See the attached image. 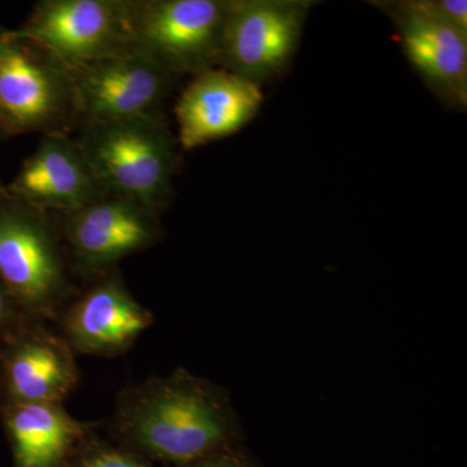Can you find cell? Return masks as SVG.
I'll return each mask as SVG.
<instances>
[{
	"mask_svg": "<svg viewBox=\"0 0 467 467\" xmlns=\"http://www.w3.org/2000/svg\"><path fill=\"white\" fill-rule=\"evenodd\" d=\"M0 284L32 321L57 319L70 294L66 257L47 213L0 198Z\"/></svg>",
	"mask_w": 467,
	"mask_h": 467,
	"instance_id": "obj_3",
	"label": "cell"
},
{
	"mask_svg": "<svg viewBox=\"0 0 467 467\" xmlns=\"http://www.w3.org/2000/svg\"><path fill=\"white\" fill-rule=\"evenodd\" d=\"M23 317L20 310L9 297L8 292L0 284V334L14 333L18 326L23 325H20V318Z\"/></svg>",
	"mask_w": 467,
	"mask_h": 467,
	"instance_id": "obj_19",
	"label": "cell"
},
{
	"mask_svg": "<svg viewBox=\"0 0 467 467\" xmlns=\"http://www.w3.org/2000/svg\"><path fill=\"white\" fill-rule=\"evenodd\" d=\"M109 425L129 450L180 467L243 438L229 392L183 368L124 387Z\"/></svg>",
	"mask_w": 467,
	"mask_h": 467,
	"instance_id": "obj_1",
	"label": "cell"
},
{
	"mask_svg": "<svg viewBox=\"0 0 467 467\" xmlns=\"http://www.w3.org/2000/svg\"><path fill=\"white\" fill-rule=\"evenodd\" d=\"M187 467H256L254 462L248 459L244 451L239 447V442L236 444L227 445V447L221 448L209 456L204 457L198 462Z\"/></svg>",
	"mask_w": 467,
	"mask_h": 467,
	"instance_id": "obj_18",
	"label": "cell"
},
{
	"mask_svg": "<svg viewBox=\"0 0 467 467\" xmlns=\"http://www.w3.org/2000/svg\"><path fill=\"white\" fill-rule=\"evenodd\" d=\"M2 362L5 402L63 404L78 384L75 350L38 321L18 326Z\"/></svg>",
	"mask_w": 467,
	"mask_h": 467,
	"instance_id": "obj_12",
	"label": "cell"
},
{
	"mask_svg": "<svg viewBox=\"0 0 467 467\" xmlns=\"http://www.w3.org/2000/svg\"><path fill=\"white\" fill-rule=\"evenodd\" d=\"M67 463L70 467H150L140 454L124 445L100 441L95 431L77 445Z\"/></svg>",
	"mask_w": 467,
	"mask_h": 467,
	"instance_id": "obj_16",
	"label": "cell"
},
{
	"mask_svg": "<svg viewBox=\"0 0 467 467\" xmlns=\"http://www.w3.org/2000/svg\"><path fill=\"white\" fill-rule=\"evenodd\" d=\"M76 116L66 67L45 52L5 36L0 47V129L8 134L58 130Z\"/></svg>",
	"mask_w": 467,
	"mask_h": 467,
	"instance_id": "obj_7",
	"label": "cell"
},
{
	"mask_svg": "<svg viewBox=\"0 0 467 467\" xmlns=\"http://www.w3.org/2000/svg\"><path fill=\"white\" fill-rule=\"evenodd\" d=\"M261 88L223 67L193 76L175 104L181 146L196 149L241 130L259 112Z\"/></svg>",
	"mask_w": 467,
	"mask_h": 467,
	"instance_id": "obj_14",
	"label": "cell"
},
{
	"mask_svg": "<svg viewBox=\"0 0 467 467\" xmlns=\"http://www.w3.org/2000/svg\"><path fill=\"white\" fill-rule=\"evenodd\" d=\"M313 3L230 0L221 66L261 86L290 66Z\"/></svg>",
	"mask_w": 467,
	"mask_h": 467,
	"instance_id": "obj_6",
	"label": "cell"
},
{
	"mask_svg": "<svg viewBox=\"0 0 467 467\" xmlns=\"http://www.w3.org/2000/svg\"><path fill=\"white\" fill-rule=\"evenodd\" d=\"M0 130H2V129H0Z\"/></svg>",
	"mask_w": 467,
	"mask_h": 467,
	"instance_id": "obj_21",
	"label": "cell"
},
{
	"mask_svg": "<svg viewBox=\"0 0 467 467\" xmlns=\"http://www.w3.org/2000/svg\"><path fill=\"white\" fill-rule=\"evenodd\" d=\"M76 142L106 195L158 214L168 204L177 156L161 117L85 125Z\"/></svg>",
	"mask_w": 467,
	"mask_h": 467,
	"instance_id": "obj_2",
	"label": "cell"
},
{
	"mask_svg": "<svg viewBox=\"0 0 467 467\" xmlns=\"http://www.w3.org/2000/svg\"><path fill=\"white\" fill-rule=\"evenodd\" d=\"M76 116L85 125L110 124L159 116L173 76L152 58L134 50L67 70Z\"/></svg>",
	"mask_w": 467,
	"mask_h": 467,
	"instance_id": "obj_8",
	"label": "cell"
},
{
	"mask_svg": "<svg viewBox=\"0 0 467 467\" xmlns=\"http://www.w3.org/2000/svg\"><path fill=\"white\" fill-rule=\"evenodd\" d=\"M61 233L77 273L88 279L116 269L164 235L156 212L109 195L64 213Z\"/></svg>",
	"mask_w": 467,
	"mask_h": 467,
	"instance_id": "obj_9",
	"label": "cell"
},
{
	"mask_svg": "<svg viewBox=\"0 0 467 467\" xmlns=\"http://www.w3.org/2000/svg\"><path fill=\"white\" fill-rule=\"evenodd\" d=\"M7 193L45 213L63 214L106 195L78 143L64 133L45 134L12 181Z\"/></svg>",
	"mask_w": 467,
	"mask_h": 467,
	"instance_id": "obj_13",
	"label": "cell"
},
{
	"mask_svg": "<svg viewBox=\"0 0 467 467\" xmlns=\"http://www.w3.org/2000/svg\"><path fill=\"white\" fill-rule=\"evenodd\" d=\"M67 70L131 50L128 0H43L23 26L5 32Z\"/></svg>",
	"mask_w": 467,
	"mask_h": 467,
	"instance_id": "obj_5",
	"label": "cell"
},
{
	"mask_svg": "<svg viewBox=\"0 0 467 467\" xmlns=\"http://www.w3.org/2000/svg\"><path fill=\"white\" fill-rule=\"evenodd\" d=\"M57 319L60 334L76 353L100 358L124 355L155 321L116 269L95 278Z\"/></svg>",
	"mask_w": 467,
	"mask_h": 467,
	"instance_id": "obj_10",
	"label": "cell"
},
{
	"mask_svg": "<svg viewBox=\"0 0 467 467\" xmlns=\"http://www.w3.org/2000/svg\"><path fill=\"white\" fill-rule=\"evenodd\" d=\"M230 0H128L131 50L171 75H199L221 66Z\"/></svg>",
	"mask_w": 467,
	"mask_h": 467,
	"instance_id": "obj_4",
	"label": "cell"
},
{
	"mask_svg": "<svg viewBox=\"0 0 467 467\" xmlns=\"http://www.w3.org/2000/svg\"><path fill=\"white\" fill-rule=\"evenodd\" d=\"M420 5L435 17L467 34L466 0H420Z\"/></svg>",
	"mask_w": 467,
	"mask_h": 467,
	"instance_id": "obj_17",
	"label": "cell"
},
{
	"mask_svg": "<svg viewBox=\"0 0 467 467\" xmlns=\"http://www.w3.org/2000/svg\"><path fill=\"white\" fill-rule=\"evenodd\" d=\"M410 66L453 109L467 104V34L427 12L420 0L380 2Z\"/></svg>",
	"mask_w": 467,
	"mask_h": 467,
	"instance_id": "obj_11",
	"label": "cell"
},
{
	"mask_svg": "<svg viewBox=\"0 0 467 467\" xmlns=\"http://www.w3.org/2000/svg\"><path fill=\"white\" fill-rule=\"evenodd\" d=\"M2 411L16 467H63L77 445L101 425L77 420L54 402H5Z\"/></svg>",
	"mask_w": 467,
	"mask_h": 467,
	"instance_id": "obj_15",
	"label": "cell"
},
{
	"mask_svg": "<svg viewBox=\"0 0 467 467\" xmlns=\"http://www.w3.org/2000/svg\"><path fill=\"white\" fill-rule=\"evenodd\" d=\"M3 43H5V32H0V47H2Z\"/></svg>",
	"mask_w": 467,
	"mask_h": 467,
	"instance_id": "obj_20",
	"label": "cell"
}]
</instances>
